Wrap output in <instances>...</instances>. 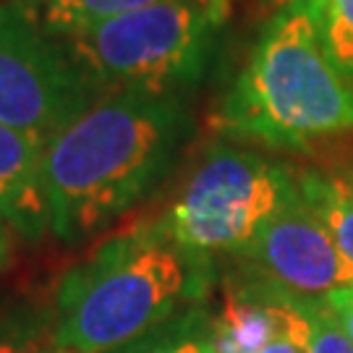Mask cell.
<instances>
[{"instance_id":"1","label":"cell","mask_w":353,"mask_h":353,"mask_svg":"<svg viewBox=\"0 0 353 353\" xmlns=\"http://www.w3.org/2000/svg\"><path fill=\"white\" fill-rule=\"evenodd\" d=\"M186 131L178 94L100 97L42 150L50 230L76 243L126 212L168 170Z\"/></svg>"},{"instance_id":"2","label":"cell","mask_w":353,"mask_h":353,"mask_svg":"<svg viewBox=\"0 0 353 353\" xmlns=\"http://www.w3.org/2000/svg\"><path fill=\"white\" fill-rule=\"evenodd\" d=\"M191 290V259L163 228L121 233L63 275L55 293L50 351H121L163 327Z\"/></svg>"},{"instance_id":"3","label":"cell","mask_w":353,"mask_h":353,"mask_svg":"<svg viewBox=\"0 0 353 353\" xmlns=\"http://www.w3.org/2000/svg\"><path fill=\"white\" fill-rule=\"evenodd\" d=\"M217 126L290 150L353 131V76L332 63L299 0L267 24L228 92Z\"/></svg>"},{"instance_id":"4","label":"cell","mask_w":353,"mask_h":353,"mask_svg":"<svg viewBox=\"0 0 353 353\" xmlns=\"http://www.w3.org/2000/svg\"><path fill=\"white\" fill-rule=\"evenodd\" d=\"M223 0H165L65 37L105 92L178 94L204 71Z\"/></svg>"},{"instance_id":"5","label":"cell","mask_w":353,"mask_h":353,"mask_svg":"<svg viewBox=\"0 0 353 353\" xmlns=\"http://www.w3.org/2000/svg\"><path fill=\"white\" fill-rule=\"evenodd\" d=\"M285 165L239 147H214L178 194L163 230L194 259L239 254L296 189Z\"/></svg>"},{"instance_id":"6","label":"cell","mask_w":353,"mask_h":353,"mask_svg":"<svg viewBox=\"0 0 353 353\" xmlns=\"http://www.w3.org/2000/svg\"><path fill=\"white\" fill-rule=\"evenodd\" d=\"M108 92L63 39L19 3H0V123L39 150Z\"/></svg>"},{"instance_id":"7","label":"cell","mask_w":353,"mask_h":353,"mask_svg":"<svg viewBox=\"0 0 353 353\" xmlns=\"http://www.w3.org/2000/svg\"><path fill=\"white\" fill-rule=\"evenodd\" d=\"M239 256L256 288L293 301H322L353 285V265L301 196L299 178Z\"/></svg>"},{"instance_id":"8","label":"cell","mask_w":353,"mask_h":353,"mask_svg":"<svg viewBox=\"0 0 353 353\" xmlns=\"http://www.w3.org/2000/svg\"><path fill=\"white\" fill-rule=\"evenodd\" d=\"M0 212L26 241L42 239L50 228L42 186V150L6 123H0Z\"/></svg>"},{"instance_id":"9","label":"cell","mask_w":353,"mask_h":353,"mask_svg":"<svg viewBox=\"0 0 353 353\" xmlns=\"http://www.w3.org/2000/svg\"><path fill=\"white\" fill-rule=\"evenodd\" d=\"M293 312V299L267 293L256 285L230 290L212 325V353H259L285 330Z\"/></svg>"},{"instance_id":"10","label":"cell","mask_w":353,"mask_h":353,"mask_svg":"<svg viewBox=\"0 0 353 353\" xmlns=\"http://www.w3.org/2000/svg\"><path fill=\"white\" fill-rule=\"evenodd\" d=\"M299 191L319 214L335 246L353 265V183L327 173H301Z\"/></svg>"},{"instance_id":"11","label":"cell","mask_w":353,"mask_h":353,"mask_svg":"<svg viewBox=\"0 0 353 353\" xmlns=\"http://www.w3.org/2000/svg\"><path fill=\"white\" fill-rule=\"evenodd\" d=\"M165 0H45L39 6L37 19L45 32L58 39H65L92 26L105 24L115 16L150 8Z\"/></svg>"},{"instance_id":"12","label":"cell","mask_w":353,"mask_h":353,"mask_svg":"<svg viewBox=\"0 0 353 353\" xmlns=\"http://www.w3.org/2000/svg\"><path fill=\"white\" fill-rule=\"evenodd\" d=\"M322 48L341 71L353 76V0H299Z\"/></svg>"},{"instance_id":"13","label":"cell","mask_w":353,"mask_h":353,"mask_svg":"<svg viewBox=\"0 0 353 353\" xmlns=\"http://www.w3.org/2000/svg\"><path fill=\"white\" fill-rule=\"evenodd\" d=\"M306 316V353H353L351 338L322 301H299Z\"/></svg>"},{"instance_id":"14","label":"cell","mask_w":353,"mask_h":353,"mask_svg":"<svg viewBox=\"0 0 353 353\" xmlns=\"http://www.w3.org/2000/svg\"><path fill=\"white\" fill-rule=\"evenodd\" d=\"M115 353H212V345H210V338H199L189 327H157Z\"/></svg>"},{"instance_id":"15","label":"cell","mask_w":353,"mask_h":353,"mask_svg":"<svg viewBox=\"0 0 353 353\" xmlns=\"http://www.w3.org/2000/svg\"><path fill=\"white\" fill-rule=\"evenodd\" d=\"M296 303V312L290 316V322L285 325V330L280 332L278 338L267 343L259 353H306V316H303L299 301Z\"/></svg>"},{"instance_id":"16","label":"cell","mask_w":353,"mask_h":353,"mask_svg":"<svg viewBox=\"0 0 353 353\" xmlns=\"http://www.w3.org/2000/svg\"><path fill=\"white\" fill-rule=\"evenodd\" d=\"M322 303L330 309V314L335 316V322L343 327V332L351 338L353 343V285L330 293L327 299H322Z\"/></svg>"},{"instance_id":"17","label":"cell","mask_w":353,"mask_h":353,"mask_svg":"<svg viewBox=\"0 0 353 353\" xmlns=\"http://www.w3.org/2000/svg\"><path fill=\"white\" fill-rule=\"evenodd\" d=\"M11 262V239H8V220L0 212V270Z\"/></svg>"},{"instance_id":"18","label":"cell","mask_w":353,"mask_h":353,"mask_svg":"<svg viewBox=\"0 0 353 353\" xmlns=\"http://www.w3.org/2000/svg\"><path fill=\"white\" fill-rule=\"evenodd\" d=\"M0 353H52V351H39V348H32V345H21V343L3 341L0 338Z\"/></svg>"},{"instance_id":"19","label":"cell","mask_w":353,"mask_h":353,"mask_svg":"<svg viewBox=\"0 0 353 353\" xmlns=\"http://www.w3.org/2000/svg\"><path fill=\"white\" fill-rule=\"evenodd\" d=\"M8 3H19V6H24V8H29V11H39V6L45 3V0H8Z\"/></svg>"}]
</instances>
